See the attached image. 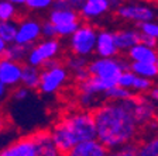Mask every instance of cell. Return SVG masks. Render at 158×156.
<instances>
[{
	"label": "cell",
	"instance_id": "obj_24",
	"mask_svg": "<svg viewBox=\"0 0 158 156\" xmlns=\"http://www.w3.org/2000/svg\"><path fill=\"white\" fill-rule=\"evenodd\" d=\"M133 97V93L130 91V89L122 87L118 85H113L105 91V98L109 100H114V101H120V100H127V98Z\"/></svg>",
	"mask_w": 158,
	"mask_h": 156
},
{
	"label": "cell",
	"instance_id": "obj_45",
	"mask_svg": "<svg viewBox=\"0 0 158 156\" xmlns=\"http://www.w3.org/2000/svg\"><path fill=\"white\" fill-rule=\"evenodd\" d=\"M155 65H157V68H158V56H157V59H155Z\"/></svg>",
	"mask_w": 158,
	"mask_h": 156
},
{
	"label": "cell",
	"instance_id": "obj_15",
	"mask_svg": "<svg viewBox=\"0 0 158 156\" xmlns=\"http://www.w3.org/2000/svg\"><path fill=\"white\" fill-rule=\"evenodd\" d=\"M51 137H52L54 143H55L56 149L59 150V153H65V155H69L71 149H72V148L75 146V143L78 142V141L75 139V137L71 134V131H69L62 122L58 124V125L54 128L52 132H51Z\"/></svg>",
	"mask_w": 158,
	"mask_h": 156
},
{
	"label": "cell",
	"instance_id": "obj_22",
	"mask_svg": "<svg viewBox=\"0 0 158 156\" xmlns=\"http://www.w3.org/2000/svg\"><path fill=\"white\" fill-rule=\"evenodd\" d=\"M20 83L24 87L34 90L38 89V83H40V69L37 66H33L27 63L21 68V78H20Z\"/></svg>",
	"mask_w": 158,
	"mask_h": 156
},
{
	"label": "cell",
	"instance_id": "obj_6",
	"mask_svg": "<svg viewBox=\"0 0 158 156\" xmlns=\"http://www.w3.org/2000/svg\"><path fill=\"white\" fill-rule=\"evenodd\" d=\"M66 80H68V70L58 63L40 72L38 89L43 94H54L65 85Z\"/></svg>",
	"mask_w": 158,
	"mask_h": 156
},
{
	"label": "cell",
	"instance_id": "obj_33",
	"mask_svg": "<svg viewBox=\"0 0 158 156\" xmlns=\"http://www.w3.org/2000/svg\"><path fill=\"white\" fill-rule=\"evenodd\" d=\"M83 3V0H54L55 9H79L81 4Z\"/></svg>",
	"mask_w": 158,
	"mask_h": 156
},
{
	"label": "cell",
	"instance_id": "obj_13",
	"mask_svg": "<svg viewBox=\"0 0 158 156\" xmlns=\"http://www.w3.org/2000/svg\"><path fill=\"white\" fill-rule=\"evenodd\" d=\"M95 52L100 58H114V56H117L118 49H117V46H116L113 33H110L107 30L98 31L96 44H95Z\"/></svg>",
	"mask_w": 158,
	"mask_h": 156
},
{
	"label": "cell",
	"instance_id": "obj_18",
	"mask_svg": "<svg viewBox=\"0 0 158 156\" xmlns=\"http://www.w3.org/2000/svg\"><path fill=\"white\" fill-rule=\"evenodd\" d=\"M34 142L37 146V156H58L59 150L56 149L51 132L40 131L34 135Z\"/></svg>",
	"mask_w": 158,
	"mask_h": 156
},
{
	"label": "cell",
	"instance_id": "obj_25",
	"mask_svg": "<svg viewBox=\"0 0 158 156\" xmlns=\"http://www.w3.org/2000/svg\"><path fill=\"white\" fill-rule=\"evenodd\" d=\"M16 33H17V23L14 20L0 21V37H2L7 44L14 42Z\"/></svg>",
	"mask_w": 158,
	"mask_h": 156
},
{
	"label": "cell",
	"instance_id": "obj_5",
	"mask_svg": "<svg viewBox=\"0 0 158 156\" xmlns=\"http://www.w3.org/2000/svg\"><path fill=\"white\" fill-rule=\"evenodd\" d=\"M59 49H61V45L56 41V38H45L40 42L37 41L27 52V63L40 68L47 61L56 58V55L59 54Z\"/></svg>",
	"mask_w": 158,
	"mask_h": 156
},
{
	"label": "cell",
	"instance_id": "obj_7",
	"mask_svg": "<svg viewBox=\"0 0 158 156\" xmlns=\"http://www.w3.org/2000/svg\"><path fill=\"white\" fill-rule=\"evenodd\" d=\"M48 20L55 26L59 37H69L79 26V14L73 9H54Z\"/></svg>",
	"mask_w": 158,
	"mask_h": 156
},
{
	"label": "cell",
	"instance_id": "obj_27",
	"mask_svg": "<svg viewBox=\"0 0 158 156\" xmlns=\"http://www.w3.org/2000/svg\"><path fill=\"white\" fill-rule=\"evenodd\" d=\"M138 27H140V33L158 39V23H155L154 20H148V21L138 23Z\"/></svg>",
	"mask_w": 158,
	"mask_h": 156
},
{
	"label": "cell",
	"instance_id": "obj_35",
	"mask_svg": "<svg viewBox=\"0 0 158 156\" xmlns=\"http://www.w3.org/2000/svg\"><path fill=\"white\" fill-rule=\"evenodd\" d=\"M41 37H44V38H56L58 37L55 26L49 20L44 24H41Z\"/></svg>",
	"mask_w": 158,
	"mask_h": 156
},
{
	"label": "cell",
	"instance_id": "obj_1",
	"mask_svg": "<svg viewBox=\"0 0 158 156\" xmlns=\"http://www.w3.org/2000/svg\"><path fill=\"white\" fill-rule=\"evenodd\" d=\"M96 138L109 149L130 142L137 134V121L133 115V97L99 106L93 113Z\"/></svg>",
	"mask_w": 158,
	"mask_h": 156
},
{
	"label": "cell",
	"instance_id": "obj_28",
	"mask_svg": "<svg viewBox=\"0 0 158 156\" xmlns=\"http://www.w3.org/2000/svg\"><path fill=\"white\" fill-rule=\"evenodd\" d=\"M140 156H158V138L150 139L145 142L140 149H138Z\"/></svg>",
	"mask_w": 158,
	"mask_h": 156
},
{
	"label": "cell",
	"instance_id": "obj_20",
	"mask_svg": "<svg viewBox=\"0 0 158 156\" xmlns=\"http://www.w3.org/2000/svg\"><path fill=\"white\" fill-rule=\"evenodd\" d=\"M127 55L131 61L137 62H155L158 54L155 51V48H150V46L144 45L141 42H137L135 45H133L131 48L127 51Z\"/></svg>",
	"mask_w": 158,
	"mask_h": 156
},
{
	"label": "cell",
	"instance_id": "obj_12",
	"mask_svg": "<svg viewBox=\"0 0 158 156\" xmlns=\"http://www.w3.org/2000/svg\"><path fill=\"white\" fill-rule=\"evenodd\" d=\"M2 156H37V146L33 137L21 138L4 146L0 150Z\"/></svg>",
	"mask_w": 158,
	"mask_h": 156
},
{
	"label": "cell",
	"instance_id": "obj_8",
	"mask_svg": "<svg viewBox=\"0 0 158 156\" xmlns=\"http://www.w3.org/2000/svg\"><path fill=\"white\" fill-rule=\"evenodd\" d=\"M117 16L123 20L134 21V23H143L148 20H154L155 11L147 4L141 3H128L120 4L117 7Z\"/></svg>",
	"mask_w": 158,
	"mask_h": 156
},
{
	"label": "cell",
	"instance_id": "obj_23",
	"mask_svg": "<svg viewBox=\"0 0 158 156\" xmlns=\"http://www.w3.org/2000/svg\"><path fill=\"white\" fill-rule=\"evenodd\" d=\"M30 48H31V46L21 45V44H17V42H10V44H7V46L2 56L10 59V61L21 62L23 59H26L27 52H28Z\"/></svg>",
	"mask_w": 158,
	"mask_h": 156
},
{
	"label": "cell",
	"instance_id": "obj_14",
	"mask_svg": "<svg viewBox=\"0 0 158 156\" xmlns=\"http://www.w3.org/2000/svg\"><path fill=\"white\" fill-rule=\"evenodd\" d=\"M71 156H105L107 155V148L98 138L79 141L69 152Z\"/></svg>",
	"mask_w": 158,
	"mask_h": 156
},
{
	"label": "cell",
	"instance_id": "obj_31",
	"mask_svg": "<svg viewBox=\"0 0 158 156\" xmlns=\"http://www.w3.org/2000/svg\"><path fill=\"white\" fill-rule=\"evenodd\" d=\"M68 69L69 70H78V69H82V68H86L88 66V61H86V56H79V55H75L73 58H71L68 61Z\"/></svg>",
	"mask_w": 158,
	"mask_h": 156
},
{
	"label": "cell",
	"instance_id": "obj_30",
	"mask_svg": "<svg viewBox=\"0 0 158 156\" xmlns=\"http://www.w3.org/2000/svg\"><path fill=\"white\" fill-rule=\"evenodd\" d=\"M151 83H152L151 79L143 78V76H135L131 89L135 91H138V93H143V91H147L151 89Z\"/></svg>",
	"mask_w": 158,
	"mask_h": 156
},
{
	"label": "cell",
	"instance_id": "obj_11",
	"mask_svg": "<svg viewBox=\"0 0 158 156\" xmlns=\"http://www.w3.org/2000/svg\"><path fill=\"white\" fill-rule=\"evenodd\" d=\"M21 68L23 65L20 62L10 61L7 58L0 59V82L7 87H13L20 83L21 78Z\"/></svg>",
	"mask_w": 158,
	"mask_h": 156
},
{
	"label": "cell",
	"instance_id": "obj_17",
	"mask_svg": "<svg viewBox=\"0 0 158 156\" xmlns=\"http://www.w3.org/2000/svg\"><path fill=\"white\" fill-rule=\"evenodd\" d=\"M110 7V0H83L79 7V16L86 20H93L106 14Z\"/></svg>",
	"mask_w": 158,
	"mask_h": 156
},
{
	"label": "cell",
	"instance_id": "obj_37",
	"mask_svg": "<svg viewBox=\"0 0 158 156\" xmlns=\"http://www.w3.org/2000/svg\"><path fill=\"white\" fill-rule=\"evenodd\" d=\"M28 96H30V89H27L23 86V87H19L16 91H14L13 98L17 101H24L26 98H28Z\"/></svg>",
	"mask_w": 158,
	"mask_h": 156
},
{
	"label": "cell",
	"instance_id": "obj_34",
	"mask_svg": "<svg viewBox=\"0 0 158 156\" xmlns=\"http://www.w3.org/2000/svg\"><path fill=\"white\" fill-rule=\"evenodd\" d=\"M116 155H120V156H135L138 155V148L135 146L134 143H131V141L122 146L118 148V150L116 152Z\"/></svg>",
	"mask_w": 158,
	"mask_h": 156
},
{
	"label": "cell",
	"instance_id": "obj_26",
	"mask_svg": "<svg viewBox=\"0 0 158 156\" xmlns=\"http://www.w3.org/2000/svg\"><path fill=\"white\" fill-rule=\"evenodd\" d=\"M17 14V9L9 0H0V21L13 20Z\"/></svg>",
	"mask_w": 158,
	"mask_h": 156
},
{
	"label": "cell",
	"instance_id": "obj_10",
	"mask_svg": "<svg viewBox=\"0 0 158 156\" xmlns=\"http://www.w3.org/2000/svg\"><path fill=\"white\" fill-rule=\"evenodd\" d=\"M109 87H110L109 83H106L105 80L96 78V76L90 75L86 80L81 82L79 91H81V94L88 96V97L98 106V104L105 98V91L107 90Z\"/></svg>",
	"mask_w": 158,
	"mask_h": 156
},
{
	"label": "cell",
	"instance_id": "obj_29",
	"mask_svg": "<svg viewBox=\"0 0 158 156\" xmlns=\"http://www.w3.org/2000/svg\"><path fill=\"white\" fill-rule=\"evenodd\" d=\"M134 79H135L134 73H133L130 69H126V70H123L122 73H120V76H118L117 85L122 86V87H126V89H131Z\"/></svg>",
	"mask_w": 158,
	"mask_h": 156
},
{
	"label": "cell",
	"instance_id": "obj_44",
	"mask_svg": "<svg viewBox=\"0 0 158 156\" xmlns=\"http://www.w3.org/2000/svg\"><path fill=\"white\" fill-rule=\"evenodd\" d=\"M3 127H4V121H3V118L0 117V132H2V130H3Z\"/></svg>",
	"mask_w": 158,
	"mask_h": 156
},
{
	"label": "cell",
	"instance_id": "obj_42",
	"mask_svg": "<svg viewBox=\"0 0 158 156\" xmlns=\"http://www.w3.org/2000/svg\"><path fill=\"white\" fill-rule=\"evenodd\" d=\"M10 3H13L14 6H24L26 3V0H9Z\"/></svg>",
	"mask_w": 158,
	"mask_h": 156
},
{
	"label": "cell",
	"instance_id": "obj_3",
	"mask_svg": "<svg viewBox=\"0 0 158 156\" xmlns=\"http://www.w3.org/2000/svg\"><path fill=\"white\" fill-rule=\"evenodd\" d=\"M62 124L71 131L75 139L85 141V139H93L96 138V124L93 114L88 111H78L65 118Z\"/></svg>",
	"mask_w": 158,
	"mask_h": 156
},
{
	"label": "cell",
	"instance_id": "obj_32",
	"mask_svg": "<svg viewBox=\"0 0 158 156\" xmlns=\"http://www.w3.org/2000/svg\"><path fill=\"white\" fill-rule=\"evenodd\" d=\"M26 4L31 10H45L54 4V0H26Z\"/></svg>",
	"mask_w": 158,
	"mask_h": 156
},
{
	"label": "cell",
	"instance_id": "obj_19",
	"mask_svg": "<svg viewBox=\"0 0 158 156\" xmlns=\"http://www.w3.org/2000/svg\"><path fill=\"white\" fill-rule=\"evenodd\" d=\"M113 37H114V42L118 51L127 52L133 45H135L138 42L140 33L135 31V30L127 28V30H120V31L113 33Z\"/></svg>",
	"mask_w": 158,
	"mask_h": 156
},
{
	"label": "cell",
	"instance_id": "obj_38",
	"mask_svg": "<svg viewBox=\"0 0 158 156\" xmlns=\"http://www.w3.org/2000/svg\"><path fill=\"white\" fill-rule=\"evenodd\" d=\"M89 70H88V68H82V69H78V70H75L73 72V78H75V80L76 82H83V80H86V79L89 78Z\"/></svg>",
	"mask_w": 158,
	"mask_h": 156
},
{
	"label": "cell",
	"instance_id": "obj_4",
	"mask_svg": "<svg viewBox=\"0 0 158 156\" xmlns=\"http://www.w3.org/2000/svg\"><path fill=\"white\" fill-rule=\"evenodd\" d=\"M96 35L98 31L89 24H79L78 28L71 34L69 46L71 51L79 56H89L95 52Z\"/></svg>",
	"mask_w": 158,
	"mask_h": 156
},
{
	"label": "cell",
	"instance_id": "obj_2",
	"mask_svg": "<svg viewBox=\"0 0 158 156\" xmlns=\"http://www.w3.org/2000/svg\"><path fill=\"white\" fill-rule=\"evenodd\" d=\"M89 75L96 76V78L105 80L110 86L117 85V79L123 70L128 69V63L123 59L114 58H100L95 59L92 62H88Z\"/></svg>",
	"mask_w": 158,
	"mask_h": 156
},
{
	"label": "cell",
	"instance_id": "obj_40",
	"mask_svg": "<svg viewBox=\"0 0 158 156\" xmlns=\"http://www.w3.org/2000/svg\"><path fill=\"white\" fill-rule=\"evenodd\" d=\"M150 97H151V100H152V101L158 103V87L150 89Z\"/></svg>",
	"mask_w": 158,
	"mask_h": 156
},
{
	"label": "cell",
	"instance_id": "obj_43",
	"mask_svg": "<svg viewBox=\"0 0 158 156\" xmlns=\"http://www.w3.org/2000/svg\"><path fill=\"white\" fill-rule=\"evenodd\" d=\"M122 4V0H110V6L112 7H118Z\"/></svg>",
	"mask_w": 158,
	"mask_h": 156
},
{
	"label": "cell",
	"instance_id": "obj_39",
	"mask_svg": "<svg viewBox=\"0 0 158 156\" xmlns=\"http://www.w3.org/2000/svg\"><path fill=\"white\" fill-rule=\"evenodd\" d=\"M6 97H7V86L0 82V103H2Z\"/></svg>",
	"mask_w": 158,
	"mask_h": 156
},
{
	"label": "cell",
	"instance_id": "obj_9",
	"mask_svg": "<svg viewBox=\"0 0 158 156\" xmlns=\"http://www.w3.org/2000/svg\"><path fill=\"white\" fill-rule=\"evenodd\" d=\"M41 37V24L37 20L27 18L17 24V33L14 42L21 45L33 46Z\"/></svg>",
	"mask_w": 158,
	"mask_h": 156
},
{
	"label": "cell",
	"instance_id": "obj_21",
	"mask_svg": "<svg viewBox=\"0 0 158 156\" xmlns=\"http://www.w3.org/2000/svg\"><path fill=\"white\" fill-rule=\"evenodd\" d=\"M128 69H130L135 76H143V78L151 79V80L158 76V68H157V65H155V62L131 61V63H128Z\"/></svg>",
	"mask_w": 158,
	"mask_h": 156
},
{
	"label": "cell",
	"instance_id": "obj_16",
	"mask_svg": "<svg viewBox=\"0 0 158 156\" xmlns=\"http://www.w3.org/2000/svg\"><path fill=\"white\" fill-rule=\"evenodd\" d=\"M133 115L137 124H147L155 115V104L145 97H133Z\"/></svg>",
	"mask_w": 158,
	"mask_h": 156
},
{
	"label": "cell",
	"instance_id": "obj_36",
	"mask_svg": "<svg viewBox=\"0 0 158 156\" xmlns=\"http://www.w3.org/2000/svg\"><path fill=\"white\" fill-rule=\"evenodd\" d=\"M138 42L144 44V45L150 46V48H157V44H158V39L152 38L150 35H145V34L140 33V38H138Z\"/></svg>",
	"mask_w": 158,
	"mask_h": 156
},
{
	"label": "cell",
	"instance_id": "obj_41",
	"mask_svg": "<svg viewBox=\"0 0 158 156\" xmlns=\"http://www.w3.org/2000/svg\"><path fill=\"white\" fill-rule=\"evenodd\" d=\"M6 46H7V42L4 41L2 37H0V56L3 55V52H4V49H6Z\"/></svg>",
	"mask_w": 158,
	"mask_h": 156
}]
</instances>
